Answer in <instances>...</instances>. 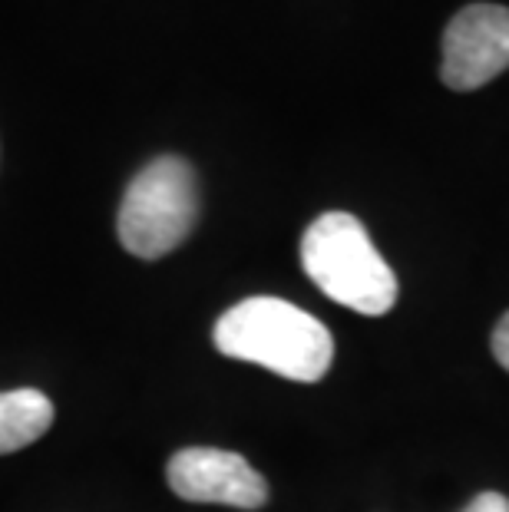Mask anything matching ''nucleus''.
<instances>
[{
	"mask_svg": "<svg viewBox=\"0 0 509 512\" xmlns=\"http://www.w3.org/2000/svg\"><path fill=\"white\" fill-rule=\"evenodd\" d=\"M212 341L232 361L258 364L295 384L321 380L334 361L331 331L281 298L238 301L215 324Z\"/></svg>",
	"mask_w": 509,
	"mask_h": 512,
	"instance_id": "nucleus-1",
	"label": "nucleus"
},
{
	"mask_svg": "<svg viewBox=\"0 0 509 512\" xmlns=\"http://www.w3.org/2000/svg\"><path fill=\"white\" fill-rule=\"evenodd\" d=\"M199 219V182L186 159L159 156L129 182L119 205V242L136 258H162L179 248Z\"/></svg>",
	"mask_w": 509,
	"mask_h": 512,
	"instance_id": "nucleus-3",
	"label": "nucleus"
},
{
	"mask_svg": "<svg viewBox=\"0 0 509 512\" xmlns=\"http://www.w3.org/2000/svg\"><path fill=\"white\" fill-rule=\"evenodd\" d=\"M172 493L186 503H215L235 509H262L268 503L265 476L252 470L245 456L215 450V446H189L179 450L166 466Z\"/></svg>",
	"mask_w": 509,
	"mask_h": 512,
	"instance_id": "nucleus-5",
	"label": "nucleus"
},
{
	"mask_svg": "<svg viewBox=\"0 0 509 512\" xmlns=\"http://www.w3.org/2000/svg\"><path fill=\"white\" fill-rule=\"evenodd\" d=\"M493 357L500 361V367L509 370V314H503L493 331Z\"/></svg>",
	"mask_w": 509,
	"mask_h": 512,
	"instance_id": "nucleus-7",
	"label": "nucleus"
},
{
	"mask_svg": "<svg viewBox=\"0 0 509 512\" xmlns=\"http://www.w3.org/2000/svg\"><path fill=\"white\" fill-rule=\"evenodd\" d=\"M53 423V403L43 390L20 387L0 394V456L37 443Z\"/></svg>",
	"mask_w": 509,
	"mask_h": 512,
	"instance_id": "nucleus-6",
	"label": "nucleus"
},
{
	"mask_svg": "<svg viewBox=\"0 0 509 512\" xmlns=\"http://www.w3.org/2000/svg\"><path fill=\"white\" fill-rule=\"evenodd\" d=\"M463 512H509V499L503 493H480Z\"/></svg>",
	"mask_w": 509,
	"mask_h": 512,
	"instance_id": "nucleus-8",
	"label": "nucleus"
},
{
	"mask_svg": "<svg viewBox=\"0 0 509 512\" xmlns=\"http://www.w3.org/2000/svg\"><path fill=\"white\" fill-rule=\"evenodd\" d=\"M301 265L331 301L381 318L397 301V278L351 212L318 215L301 238Z\"/></svg>",
	"mask_w": 509,
	"mask_h": 512,
	"instance_id": "nucleus-2",
	"label": "nucleus"
},
{
	"mask_svg": "<svg viewBox=\"0 0 509 512\" xmlns=\"http://www.w3.org/2000/svg\"><path fill=\"white\" fill-rule=\"evenodd\" d=\"M509 70V7L470 4L447 24L440 76L450 90H480Z\"/></svg>",
	"mask_w": 509,
	"mask_h": 512,
	"instance_id": "nucleus-4",
	"label": "nucleus"
}]
</instances>
